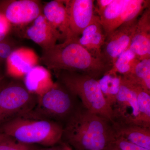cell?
Returning a JSON list of instances; mask_svg holds the SVG:
<instances>
[{
    "label": "cell",
    "mask_w": 150,
    "mask_h": 150,
    "mask_svg": "<svg viewBox=\"0 0 150 150\" xmlns=\"http://www.w3.org/2000/svg\"><path fill=\"white\" fill-rule=\"evenodd\" d=\"M115 137L111 123L81 103L64 123L62 140L76 150H104Z\"/></svg>",
    "instance_id": "obj_1"
},
{
    "label": "cell",
    "mask_w": 150,
    "mask_h": 150,
    "mask_svg": "<svg viewBox=\"0 0 150 150\" xmlns=\"http://www.w3.org/2000/svg\"><path fill=\"white\" fill-rule=\"evenodd\" d=\"M39 61L48 70L77 72L97 80L111 68L102 59L93 56L75 38L42 51Z\"/></svg>",
    "instance_id": "obj_2"
},
{
    "label": "cell",
    "mask_w": 150,
    "mask_h": 150,
    "mask_svg": "<svg viewBox=\"0 0 150 150\" xmlns=\"http://www.w3.org/2000/svg\"><path fill=\"white\" fill-rule=\"evenodd\" d=\"M0 133L21 143L50 147L62 142L63 125L50 120L20 116L1 124Z\"/></svg>",
    "instance_id": "obj_3"
},
{
    "label": "cell",
    "mask_w": 150,
    "mask_h": 150,
    "mask_svg": "<svg viewBox=\"0 0 150 150\" xmlns=\"http://www.w3.org/2000/svg\"><path fill=\"white\" fill-rule=\"evenodd\" d=\"M55 72L58 82L79 99L86 109L110 123L113 122L112 108L105 99L97 80L77 72L58 71Z\"/></svg>",
    "instance_id": "obj_4"
},
{
    "label": "cell",
    "mask_w": 150,
    "mask_h": 150,
    "mask_svg": "<svg viewBox=\"0 0 150 150\" xmlns=\"http://www.w3.org/2000/svg\"><path fill=\"white\" fill-rule=\"evenodd\" d=\"M81 102L59 82L41 96L37 97L35 107L24 116L64 123Z\"/></svg>",
    "instance_id": "obj_5"
},
{
    "label": "cell",
    "mask_w": 150,
    "mask_h": 150,
    "mask_svg": "<svg viewBox=\"0 0 150 150\" xmlns=\"http://www.w3.org/2000/svg\"><path fill=\"white\" fill-rule=\"evenodd\" d=\"M37 96L18 80L0 83V125L27 115L35 107Z\"/></svg>",
    "instance_id": "obj_6"
},
{
    "label": "cell",
    "mask_w": 150,
    "mask_h": 150,
    "mask_svg": "<svg viewBox=\"0 0 150 150\" xmlns=\"http://www.w3.org/2000/svg\"><path fill=\"white\" fill-rule=\"evenodd\" d=\"M112 109L113 122L142 126L134 83L122 76L119 91Z\"/></svg>",
    "instance_id": "obj_7"
},
{
    "label": "cell",
    "mask_w": 150,
    "mask_h": 150,
    "mask_svg": "<svg viewBox=\"0 0 150 150\" xmlns=\"http://www.w3.org/2000/svg\"><path fill=\"white\" fill-rule=\"evenodd\" d=\"M138 18L121 25L106 36L101 49L103 60L112 67L116 59L129 48Z\"/></svg>",
    "instance_id": "obj_8"
},
{
    "label": "cell",
    "mask_w": 150,
    "mask_h": 150,
    "mask_svg": "<svg viewBox=\"0 0 150 150\" xmlns=\"http://www.w3.org/2000/svg\"><path fill=\"white\" fill-rule=\"evenodd\" d=\"M43 7L36 0H3L0 1V13L11 24L21 25L33 22L42 14Z\"/></svg>",
    "instance_id": "obj_9"
},
{
    "label": "cell",
    "mask_w": 150,
    "mask_h": 150,
    "mask_svg": "<svg viewBox=\"0 0 150 150\" xmlns=\"http://www.w3.org/2000/svg\"><path fill=\"white\" fill-rule=\"evenodd\" d=\"M94 1H66L69 15L71 38L80 37L84 30L90 24L96 16Z\"/></svg>",
    "instance_id": "obj_10"
},
{
    "label": "cell",
    "mask_w": 150,
    "mask_h": 150,
    "mask_svg": "<svg viewBox=\"0 0 150 150\" xmlns=\"http://www.w3.org/2000/svg\"><path fill=\"white\" fill-rule=\"evenodd\" d=\"M42 14L62 42L71 38L69 15L66 1L54 0L45 4Z\"/></svg>",
    "instance_id": "obj_11"
},
{
    "label": "cell",
    "mask_w": 150,
    "mask_h": 150,
    "mask_svg": "<svg viewBox=\"0 0 150 150\" xmlns=\"http://www.w3.org/2000/svg\"><path fill=\"white\" fill-rule=\"evenodd\" d=\"M39 61L31 49L21 48L14 50L6 61L7 74L16 80L23 79L33 68L38 65Z\"/></svg>",
    "instance_id": "obj_12"
},
{
    "label": "cell",
    "mask_w": 150,
    "mask_h": 150,
    "mask_svg": "<svg viewBox=\"0 0 150 150\" xmlns=\"http://www.w3.org/2000/svg\"><path fill=\"white\" fill-rule=\"evenodd\" d=\"M128 49L139 61L150 59V9L148 8L138 19L137 27Z\"/></svg>",
    "instance_id": "obj_13"
},
{
    "label": "cell",
    "mask_w": 150,
    "mask_h": 150,
    "mask_svg": "<svg viewBox=\"0 0 150 150\" xmlns=\"http://www.w3.org/2000/svg\"><path fill=\"white\" fill-rule=\"evenodd\" d=\"M25 35L27 38L40 46L42 51L53 47L59 40L43 14L38 17L27 28Z\"/></svg>",
    "instance_id": "obj_14"
},
{
    "label": "cell",
    "mask_w": 150,
    "mask_h": 150,
    "mask_svg": "<svg viewBox=\"0 0 150 150\" xmlns=\"http://www.w3.org/2000/svg\"><path fill=\"white\" fill-rule=\"evenodd\" d=\"M80 36L78 38L79 43L93 56L103 60L101 49L106 36L100 22L99 17L96 16Z\"/></svg>",
    "instance_id": "obj_15"
},
{
    "label": "cell",
    "mask_w": 150,
    "mask_h": 150,
    "mask_svg": "<svg viewBox=\"0 0 150 150\" xmlns=\"http://www.w3.org/2000/svg\"><path fill=\"white\" fill-rule=\"evenodd\" d=\"M23 80L27 90L37 97L50 90L55 84L49 70L38 65L33 68Z\"/></svg>",
    "instance_id": "obj_16"
},
{
    "label": "cell",
    "mask_w": 150,
    "mask_h": 150,
    "mask_svg": "<svg viewBox=\"0 0 150 150\" xmlns=\"http://www.w3.org/2000/svg\"><path fill=\"white\" fill-rule=\"evenodd\" d=\"M111 124L116 135L133 144L150 150V128L115 121Z\"/></svg>",
    "instance_id": "obj_17"
},
{
    "label": "cell",
    "mask_w": 150,
    "mask_h": 150,
    "mask_svg": "<svg viewBox=\"0 0 150 150\" xmlns=\"http://www.w3.org/2000/svg\"><path fill=\"white\" fill-rule=\"evenodd\" d=\"M149 5L150 1L126 0L120 15L113 25L110 33L123 23L138 18L139 16L142 14L146 9L150 7Z\"/></svg>",
    "instance_id": "obj_18"
},
{
    "label": "cell",
    "mask_w": 150,
    "mask_h": 150,
    "mask_svg": "<svg viewBox=\"0 0 150 150\" xmlns=\"http://www.w3.org/2000/svg\"><path fill=\"white\" fill-rule=\"evenodd\" d=\"M121 77L117 74H105L98 80L105 99L111 108L119 91Z\"/></svg>",
    "instance_id": "obj_19"
},
{
    "label": "cell",
    "mask_w": 150,
    "mask_h": 150,
    "mask_svg": "<svg viewBox=\"0 0 150 150\" xmlns=\"http://www.w3.org/2000/svg\"><path fill=\"white\" fill-rule=\"evenodd\" d=\"M139 61L136 54L128 49L118 56L111 69L105 74H120L122 76H127Z\"/></svg>",
    "instance_id": "obj_20"
},
{
    "label": "cell",
    "mask_w": 150,
    "mask_h": 150,
    "mask_svg": "<svg viewBox=\"0 0 150 150\" xmlns=\"http://www.w3.org/2000/svg\"><path fill=\"white\" fill-rule=\"evenodd\" d=\"M124 77L139 85L150 93V59L140 61L131 74Z\"/></svg>",
    "instance_id": "obj_21"
},
{
    "label": "cell",
    "mask_w": 150,
    "mask_h": 150,
    "mask_svg": "<svg viewBox=\"0 0 150 150\" xmlns=\"http://www.w3.org/2000/svg\"><path fill=\"white\" fill-rule=\"evenodd\" d=\"M126 0H113L99 17L106 36L111 32V29L120 15L121 10Z\"/></svg>",
    "instance_id": "obj_22"
},
{
    "label": "cell",
    "mask_w": 150,
    "mask_h": 150,
    "mask_svg": "<svg viewBox=\"0 0 150 150\" xmlns=\"http://www.w3.org/2000/svg\"><path fill=\"white\" fill-rule=\"evenodd\" d=\"M133 83L137 93L141 125L144 127L150 128V93L146 91L139 85Z\"/></svg>",
    "instance_id": "obj_23"
},
{
    "label": "cell",
    "mask_w": 150,
    "mask_h": 150,
    "mask_svg": "<svg viewBox=\"0 0 150 150\" xmlns=\"http://www.w3.org/2000/svg\"><path fill=\"white\" fill-rule=\"evenodd\" d=\"M34 145L21 143L7 135L0 143V150H36Z\"/></svg>",
    "instance_id": "obj_24"
},
{
    "label": "cell",
    "mask_w": 150,
    "mask_h": 150,
    "mask_svg": "<svg viewBox=\"0 0 150 150\" xmlns=\"http://www.w3.org/2000/svg\"><path fill=\"white\" fill-rule=\"evenodd\" d=\"M113 143L121 150H150L133 144L116 134Z\"/></svg>",
    "instance_id": "obj_25"
},
{
    "label": "cell",
    "mask_w": 150,
    "mask_h": 150,
    "mask_svg": "<svg viewBox=\"0 0 150 150\" xmlns=\"http://www.w3.org/2000/svg\"><path fill=\"white\" fill-rule=\"evenodd\" d=\"M12 45L5 40L0 42V64L6 61L14 51Z\"/></svg>",
    "instance_id": "obj_26"
},
{
    "label": "cell",
    "mask_w": 150,
    "mask_h": 150,
    "mask_svg": "<svg viewBox=\"0 0 150 150\" xmlns=\"http://www.w3.org/2000/svg\"><path fill=\"white\" fill-rule=\"evenodd\" d=\"M11 24L6 17L0 13V33L7 35L10 31Z\"/></svg>",
    "instance_id": "obj_27"
},
{
    "label": "cell",
    "mask_w": 150,
    "mask_h": 150,
    "mask_svg": "<svg viewBox=\"0 0 150 150\" xmlns=\"http://www.w3.org/2000/svg\"><path fill=\"white\" fill-rule=\"evenodd\" d=\"M113 0H97L96 1V11L98 14V16H100L102 15L105 8L110 4L112 2Z\"/></svg>",
    "instance_id": "obj_28"
},
{
    "label": "cell",
    "mask_w": 150,
    "mask_h": 150,
    "mask_svg": "<svg viewBox=\"0 0 150 150\" xmlns=\"http://www.w3.org/2000/svg\"><path fill=\"white\" fill-rule=\"evenodd\" d=\"M70 146L66 143H64L58 146H54L44 149H38L36 150H68L70 149Z\"/></svg>",
    "instance_id": "obj_29"
},
{
    "label": "cell",
    "mask_w": 150,
    "mask_h": 150,
    "mask_svg": "<svg viewBox=\"0 0 150 150\" xmlns=\"http://www.w3.org/2000/svg\"><path fill=\"white\" fill-rule=\"evenodd\" d=\"M104 150H121L120 149H118L116 146H115V144L113 143V142L112 143H111L110 145H108L107 147V148L104 149Z\"/></svg>",
    "instance_id": "obj_30"
},
{
    "label": "cell",
    "mask_w": 150,
    "mask_h": 150,
    "mask_svg": "<svg viewBox=\"0 0 150 150\" xmlns=\"http://www.w3.org/2000/svg\"><path fill=\"white\" fill-rule=\"evenodd\" d=\"M6 137L7 135L6 134L0 133V143Z\"/></svg>",
    "instance_id": "obj_31"
},
{
    "label": "cell",
    "mask_w": 150,
    "mask_h": 150,
    "mask_svg": "<svg viewBox=\"0 0 150 150\" xmlns=\"http://www.w3.org/2000/svg\"><path fill=\"white\" fill-rule=\"evenodd\" d=\"M6 36V35L5 34L0 33V42L4 40Z\"/></svg>",
    "instance_id": "obj_32"
},
{
    "label": "cell",
    "mask_w": 150,
    "mask_h": 150,
    "mask_svg": "<svg viewBox=\"0 0 150 150\" xmlns=\"http://www.w3.org/2000/svg\"><path fill=\"white\" fill-rule=\"evenodd\" d=\"M4 78L5 76L0 72V83H1L3 81H4Z\"/></svg>",
    "instance_id": "obj_33"
},
{
    "label": "cell",
    "mask_w": 150,
    "mask_h": 150,
    "mask_svg": "<svg viewBox=\"0 0 150 150\" xmlns=\"http://www.w3.org/2000/svg\"><path fill=\"white\" fill-rule=\"evenodd\" d=\"M71 148H70V149H69V150H71Z\"/></svg>",
    "instance_id": "obj_34"
},
{
    "label": "cell",
    "mask_w": 150,
    "mask_h": 150,
    "mask_svg": "<svg viewBox=\"0 0 150 150\" xmlns=\"http://www.w3.org/2000/svg\"></svg>",
    "instance_id": "obj_35"
}]
</instances>
